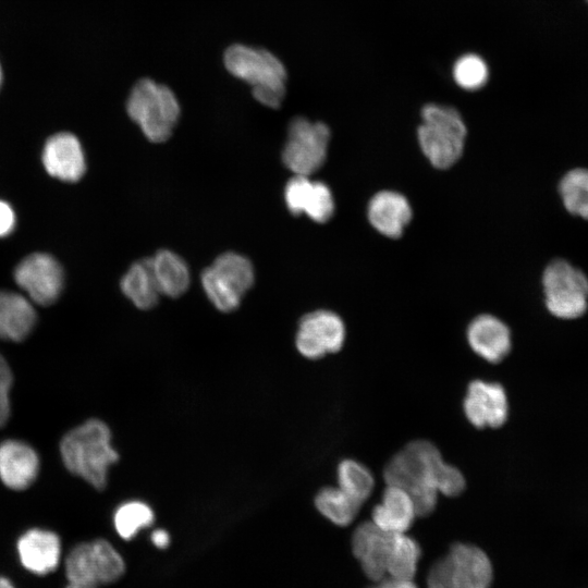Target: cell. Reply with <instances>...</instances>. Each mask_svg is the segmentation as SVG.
I'll return each instance as SVG.
<instances>
[{"instance_id": "cell-1", "label": "cell", "mask_w": 588, "mask_h": 588, "mask_svg": "<svg viewBox=\"0 0 588 588\" xmlns=\"http://www.w3.org/2000/svg\"><path fill=\"white\" fill-rule=\"evenodd\" d=\"M444 461L434 444L427 440L408 443L387 463V485L404 489L413 499L417 516L433 512L438 501L437 475Z\"/></svg>"}, {"instance_id": "cell-2", "label": "cell", "mask_w": 588, "mask_h": 588, "mask_svg": "<svg viewBox=\"0 0 588 588\" xmlns=\"http://www.w3.org/2000/svg\"><path fill=\"white\" fill-rule=\"evenodd\" d=\"M60 451L66 469L98 490L106 488L108 469L119 460L109 427L96 418L69 431L61 440Z\"/></svg>"}, {"instance_id": "cell-3", "label": "cell", "mask_w": 588, "mask_h": 588, "mask_svg": "<svg viewBox=\"0 0 588 588\" xmlns=\"http://www.w3.org/2000/svg\"><path fill=\"white\" fill-rule=\"evenodd\" d=\"M226 70L248 83L255 99L269 108H279L286 91V71L283 63L271 52L235 44L223 57Z\"/></svg>"}, {"instance_id": "cell-4", "label": "cell", "mask_w": 588, "mask_h": 588, "mask_svg": "<svg viewBox=\"0 0 588 588\" xmlns=\"http://www.w3.org/2000/svg\"><path fill=\"white\" fill-rule=\"evenodd\" d=\"M126 111L152 143L169 139L181 112L173 91L150 78H142L134 85L126 102Z\"/></svg>"}, {"instance_id": "cell-5", "label": "cell", "mask_w": 588, "mask_h": 588, "mask_svg": "<svg viewBox=\"0 0 588 588\" xmlns=\"http://www.w3.org/2000/svg\"><path fill=\"white\" fill-rule=\"evenodd\" d=\"M422 122L418 140L430 163L439 169L453 166L461 157L466 138V126L452 107L429 103L421 110Z\"/></svg>"}, {"instance_id": "cell-6", "label": "cell", "mask_w": 588, "mask_h": 588, "mask_svg": "<svg viewBox=\"0 0 588 588\" xmlns=\"http://www.w3.org/2000/svg\"><path fill=\"white\" fill-rule=\"evenodd\" d=\"M493 577L488 555L478 547L455 543L429 569L428 588H490Z\"/></svg>"}, {"instance_id": "cell-7", "label": "cell", "mask_w": 588, "mask_h": 588, "mask_svg": "<svg viewBox=\"0 0 588 588\" xmlns=\"http://www.w3.org/2000/svg\"><path fill=\"white\" fill-rule=\"evenodd\" d=\"M254 268L245 256L228 252L218 256L201 273L203 289L222 313L235 310L254 284Z\"/></svg>"}, {"instance_id": "cell-8", "label": "cell", "mask_w": 588, "mask_h": 588, "mask_svg": "<svg viewBox=\"0 0 588 588\" xmlns=\"http://www.w3.org/2000/svg\"><path fill=\"white\" fill-rule=\"evenodd\" d=\"M544 304L560 319L581 317L588 307V277L565 259H554L542 273Z\"/></svg>"}, {"instance_id": "cell-9", "label": "cell", "mask_w": 588, "mask_h": 588, "mask_svg": "<svg viewBox=\"0 0 588 588\" xmlns=\"http://www.w3.org/2000/svg\"><path fill=\"white\" fill-rule=\"evenodd\" d=\"M329 140L330 130L324 123L303 117L293 119L282 151L284 166L295 175H311L322 167Z\"/></svg>"}, {"instance_id": "cell-10", "label": "cell", "mask_w": 588, "mask_h": 588, "mask_svg": "<svg viewBox=\"0 0 588 588\" xmlns=\"http://www.w3.org/2000/svg\"><path fill=\"white\" fill-rule=\"evenodd\" d=\"M124 569L122 556L105 539L78 543L65 559L69 581L110 584L118 580Z\"/></svg>"}, {"instance_id": "cell-11", "label": "cell", "mask_w": 588, "mask_h": 588, "mask_svg": "<svg viewBox=\"0 0 588 588\" xmlns=\"http://www.w3.org/2000/svg\"><path fill=\"white\" fill-rule=\"evenodd\" d=\"M16 284L40 306L54 303L63 289V270L57 259L45 253L25 257L14 270Z\"/></svg>"}, {"instance_id": "cell-12", "label": "cell", "mask_w": 588, "mask_h": 588, "mask_svg": "<svg viewBox=\"0 0 588 588\" xmlns=\"http://www.w3.org/2000/svg\"><path fill=\"white\" fill-rule=\"evenodd\" d=\"M345 340L342 319L330 310H316L305 315L295 336L298 353L309 359H318L328 353L339 352Z\"/></svg>"}, {"instance_id": "cell-13", "label": "cell", "mask_w": 588, "mask_h": 588, "mask_svg": "<svg viewBox=\"0 0 588 588\" xmlns=\"http://www.w3.org/2000/svg\"><path fill=\"white\" fill-rule=\"evenodd\" d=\"M463 408L473 426L499 428L506 421L509 413L505 390L497 382L474 380L468 384Z\"/></svg>"}, {"instance_id": "cell-14", "label": "cell", "mask_w": 588, "mask_h": 588, "mask_svg": "<svg viewBox=\"0 0 588 588\" xmlns=\"http://www.w3.org/2000/svg\"><path fill=\"white\" fill-rule=\"evenodd\" d=\"M394 534L379 528L372 520L362 523L353 534V553L372 581L387 577Z\"/></svg>"}, {"instance_id": "cell-15", "label": "cell", "mask_w": 588, "mask_h": 588, "mask_svg": "<svg viewBox=\"0 0 588 588\" xmlns=\"http://www.w3.org/2000/svg\"><path fill=\"white\" fill-rule=\"evenodd\" d=\"M284 199L294 216L306 213L311 220L323 223L334 211L332 193L322 182L305 175H294L285 185Z\"/></svg>"}, {"instance_id": "cell-16", "label": "cell", "mask_w": 588, "mask_h": 588, "mask_svg": "<svg viewBox=\"0 0 588 588\" xmlns=\"http://www.w3.org/2000/svg\"><path fill=\"white\" fill-rule=\"evenodd\" d=\"M42 163L53 177L76 182L85 173L86 161L82 145L71 133H57L48 138L42 150Z\"/></svg>"}, {"instance_id": "cell-17", "label": "cell", "mask_w": 588, "mask_h": 588, "mask_svg": "<svg viewBox=\"0 0 588 588\" xmlns=\"http://www.w3.org/2000/svg\"><path fill=\"white\" fill-rule=\"evenodd\" d=\"M470 348L481 358L497 364L511 351L512 340L507 326L492 315L476 317L467 328Z\"/></svg>"}, {"instance_id": "cell-18", "label": "cell", "mask_w": 588, "mask_h": 588, "mask_svg": "<svg viewBox=\"0 0 588 588\" xmlns=\"http://www.w3.org/2000/svg\"><path fill=\"white\" fill-rule=\"evenodd\" d=\"M17 553L22 565L27 571L36 575H47L59 565L60 538L53 531L46 529L27 530L17 541Z\"/></svg>"}, {"instance_id": "cell-19", "label": "cell", "mask_w": 588, "mask_h": 588, "mask_svg": "<svg viewBox=\"0 0 588 588\" xmlns=\"http://www.w3.org/2000/svg\"><path fill=\"white\" fill-rule=\"evenodd\" d=\"M39 458L27 443L7 440L0 444V479L10 489L24 490L36 479Z\"/></svg>"}, {"instance_id": "cell-20", "label": "cell", "mask_w": 588, "mask_h": 588, "mask_svg": "<svg viewBox=\"0 0 588 588\" xmlns=\"http://www.w3.org/2000/svg\"><path fill=\"white\" fill-rule=\"evenodd\" d=\"M412 218L407 199L392 191L377 193L368 205V219L381 234L399 237Z\"/></svg>"}, {"instance_id": "cell-21", "label": "cell", "mask_w": 588, "mask_h": 588, "mask_svg": "<svg viewBox=\"0 0 588 588\" xmlns=\"http://www.w3.org/2000/svg\"><path fill=\"white\" fill-rule=\"evenodd\" d=\"M416 516L412 497L404 489L392 485H387L381 502L371 513L372 522L389 532H406Z\"/></svg>"}, {"instance_id": "cell-22", "label": "cell", "mask_w": 588, "mask_h": 588, "mask_svg": "<svg viewBox=\"0 0 588 588\" xmlns=\"http://www.w3.org/2000/svg\"><path fill=\"white\" fill-rule=\"evenodd\" d=\"M36 311L32 301L25 296L0 291V338L8 341H23L33 331Z\"/></svg>"}, {"instance_id": "cell-23", "label": "cell", "mask_w": 588, "mask_h": 588, "mask_svg": "<svg viewBox=\"0 0 588 588\" xmlns=\"http://www.w3.org/2000/svg\"><path fill=\"white\" fill-rule=\"evenodd\" d=\"M152 272L161 295L179 297L191 282L186 262L175 253L162 249L150 258Z\"/></svg>"}, {"instance_id": "cell-24", "label": "cell", "mask_w": 588, "mask_h": 588, "mask_svg": "<svg viewBox=\"0 0 588 588\" xmlns=\"http://www.w3.org/2000/svg\"><path fill=\"white\" fill-rule=\"evenodd\" d=\"M123 294L139 309L155 307L161 295L151 268L150 258L134 262L121 280Z\"/></svg>"}, {"instance_id": "cell-25", "label": "cell", "mask_w": 588, "mask_h": 588, "mask_svg": "<svg viewBox=\"0 0 588 588\" xmlns=\"http://www.w3.org/2000/svg\"><path fill=\"white\" fill-rule=\"evenodd\" d=\"M315 505L326 518L338 526L350 525L362 506L339 487L322 488L315 498Z\"/></svg>"}, {"instance_id": "cell-26", "label": "cell", "mask_w": 588, "mask_h": 588, "mask_svg": "<svg viewBox=\"0 0 588 588\" xmlns=\"http://www.w3.org/2000/svg\"><path fill=\"white\" fill-rule=\"evenodd\" d=\"M559 194L571 215L588 220V169L567 171L559 182Z\"/></svg>"}, {"instance_id": "cell-27", "label": "cell", "mask_w": 588, "mask_h": 588, "mask_svg": "<svg viewBox=\"0 0 588 588\" xmlns=\"http://www.w3.org/2000/svg\"><path fill=\"white\" fill-rule=\"evenodd\" d=\"M419 558L420 547L417 541L405 532H395L387 577L413 580Z\"/></svg>"}, {"instance_id": "cell-28", "label": "cell", "mask_w": 588, "mask_h": 588, "mask_svg": "<svg viewBox=\"0 0 588 588\" xmlns=\"http://www.w3.org/2000/svg\"><path fill=\"white\" fill-rule=\"evenodd\" d=\"M336 475L339 488L360 505L370 497L375 479L371 471L360 462L342 461Z\"/></svg>"}, {"instance_id": "cell-29", "label": "cell", "mask_w": 588, "mask_h": 588, "mask_svg": "<svg viewBox=\"0 0 588 588\" xmlns=\"http://www.w3.org/2000/svg\"><path fill=\"white\" fill-rule=\"evenodd\" d=\"M154 520V511L142 501H128L121 504L113 516L114 528L125 540L132 539L140 529L149 527Z\"/></svg>"}, {"instance_id": "cell-30", "label": "cell", "mask_w": 588, "mask_h": 588, "mask_svg": "<svg viewBox=\"0 0 588 588\" xmlns=\"http://www.w3.org/2000/svg\"><path fill=\"white\" fill-rule=\"evenodd\" d=\"M453 77L456 84L467 90H476L483 87L489 77L486 61L474 53H467L458 58L453 66Z\"/></svg>"}, {"instance_id": "cell-31", "label": "cell", "mask_w": 588, "mask_h": 588, "mask_svg": "<svg viewBox=\"0 0 588 588\" xmlns=\"http://www.w3.org/2000/svg\"><path fill=\"white\" fill-rule=\"evenodd\" d=\"M436 486L439 493L456 497L465 489V478L460 469L443 462L437 475Z\"/></svg>"}, {"instance_id": "cell-32", "label": "cell", "mask_w": 588, "mask_h": 588, "mask_svg": "<svg viewBox=\"0 0 588 588\" xmlns=\"http://www.w3.org/2000/svg\"><path fill=\"white\" fill-rule=\"evenodd\" d=\"M13 383V375L7 360L0 355V428L10 417V391Z\"/></svg>"}, {"instance_id": "cell-33", "label": "cell", "mask_w": 588, "mask_h": 588, "mask_svg": "<svg viewBox=\"0 0 588 588\" xmlns=\"http://www.w3.org/2000/svg\"><path fill=\"white\" fill-rule=\"evenodd\" d=\"M15 226V215L12 207L0 200V237L9 235Z\"/></svg>"}, {"instance_id": "cell-34", "label": "cell", "mask_w": 588, "mask_h": 588, "mask_svg": "<svg viewBox=\"0 0 588 588\" xmlns=\"http://www.w3.org/2000/svg\"><path fill=\"white\" fill-rule=\"evenodd\" d=\"M369 588H417V586L413 583V580L384 577L378 581H375V585Z\"/></svg>"}, {"instance_id": "cell-35", "label": "cell", "mask_w": 588, "mask_h": 588, "mask_svg": "<svg viewBox=\"0 0 588 588\" xmlns=\"http://www.w3.org/2000/svg\"><path fill=\"white\" fill-rule=\"evenodd\" d=\"M152 543L159 548L164 549L169 546L170 542V536L169 534L163 529H157L151 534L150 537Z\"/></svg>"}, {"instance_id": "cell-36", "label": "cell", "mask_w": 588, "mask_h": 588, "mask_svg": "<svg viewBox=\"0 0 588 588\" xmlns=\"http://www.w3.org/2000/svg\"><path fill=\"white\" fill-rule=\"evenodd\" d=\"M98 585L91 583L69 581L65 588H97Z\"/></svg>"}, {"instance_id": "cell-37", "label": "cell", "mask_w": 588, "mask_h": 588, "mask_svg": "<svg viewBox=\"0 0 588 588\" xmlns=\"http://www.w3.org/2000/svg\"><path fill=\"white\" fill-rule=\"evenodd\" d=\"M0 588H15V587L8 578L0 576Z\"/></svg>"}, {"instance_id": "cell-38", "label": "cell", "mask_w": 588, "mask_h": 588, "mask_svg": "<svg viewBox=\"0 0 588 588\" xmlns=\"http://www.w3.org/2000/svg\"><path fill=\"white\" fill-rule=\"evenodd\" d=\"M2 81H3V73H2V68H1V64H0V88H1V85H2Z\"/></svg>"}, {"instance_id": "cell-39", "label": "cell", "mask_w": 588, "mask_h": 588, "mask_svg": "<svg viewBox=\"0 0 588 588\" xmlns=\"http://www.w3.org/2000/svg\"><path fill=\"white\" fill-rule=\"evenodd\" d=\"M586 2L588 3V0H586Z\"/></svg>"}]
</instances>
